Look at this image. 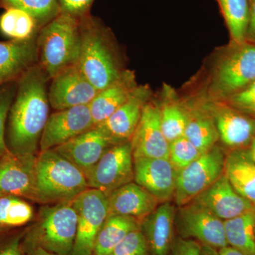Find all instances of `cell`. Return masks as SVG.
<instances>
[{"label":"cell","instance_id":"obj_45","mask_svg":"<svg viewBox=\"0 0 255 255\" xmlns=\"http://www.w3.org/2000/svg\"><path fill=\"white\" fill-rule=\"evenodd\" d=\"M1 194H0V195H1Z\"/></svg>","mask_w":255,"mask_h":255},{"label":"cell","instance_id":"obj_10","mask_svg":"<svg viewBox=\"0 0 255 255\" xmlns=\"http://www.w3.org/2000/svg\"><path fill=\"white\" fill-rule=\"evenodd\" d=\"M175 227L181 238L221 250L228 246L224 221L194 201L180 206L176 212Z\"/></svg>","mask_w":255,"mask_h":255},{"label":"cell","instance_id":"obj_6","mask_svg":"<svg viewBox=\"0 0 255 255\" xmlns=\"http://www.w3.org/2000/svg\"><path fill=\"white\" fill-rule=\"evenodd\" d=\"M255 80V43H232L223 52L215 68L211 90L224 101Z\"/></svg>","mask_w":255,"mask_h":255},{"label":"cell","instance_id":"obj_32","mask_svg":"<svg viewBox=\"0 0 255 255\" xmlns=\"http://www.w3.org/2000/svg\"><path fill=\"white\" fill-rule=\"evenodd\" d=\"M7 7L26 11L36 20L38 26L46 25L61 12L58 0H2Z\"/></svg>","mask_w":255,"mask_h":255},{"label":"cell","instance_id":"obj_35","mask_svg":"<svg viewBox=\"0 0 255 255\" xmlns=\"http://www.w3.org/2000/svg\"><path fill=\"white\" fill-rule=\"evenodd\" d=\"M147 240L141 227L127 235L108 255H148Z\"/></svg>","mask_w":255,"mask_h":255},{"label":"cell","instance_id":"obj_26","mask_svg":"<svg viewBox=\"0 0 255 255\" xmlns=\"http://www.w3.org/2000/svg\"><path fill=\"white\" fill-rule=\"evenodd\" d=\"M228 246L246 255H255V208L224 221Z\"/></svg>","mask_w":255,"mask_h":255},{"label":"cell","instance_id":"obj_23","mask_svg":"<svg viewBox=\"0 0 255 255\" xmlns=\"http://www.w3.org/2000/svg\"><path fill=\"white\" fill-rule=\"evenodd\" d=\"M136 87L132 73L124 72L119 80L99 92L89 105L95 127L107 120L123 105Z\"/></svg>","mask_w":255,"mask_h":255},{"label":"cell","instance_id":"obj_2","mask_svg":"<svg viewBox=\"0 0 255 255\" xmlns=\"http://www.w3.org/2000/svg\"><path fill=\"white\" fill-rule=\"evenodd\" d=\"M72 201L42 206L34 223L24 230L23 255L36 248L55 254L71 255L77 232V214Z\"/></svg>","mask_w":255,"mask_h":255},{"label":"cell","instance_id":"obj_34","mask_svg":"<svg viewBox=\"0 0 255 255\" xmlns=\"http://www.w3.org/2000/svg\"><path fill=\"white\" fill-rule=\"evenodd\" d=\"M16 90V81L9 82L0 87V158L9 151L6 142V124Z\"/></svg>","mask_w":255,"mask_h":255},{"label":"cell","instance_id":"obj_16","mask_svg":"<svg viewBox=\"0 0 255 255\" xmlns=\"http://www.w3.org/2000/svg\"><path fill=\"white\" fill-rule=\"evenodd\" d=\"M114 144L100 128L95 127L54 150L85 174V177Z\"/></svg>","mask_w":255,"mask_h":255},{"label":"cell","instance_id":"obj_17","mask_svg":"<svg viewBox=\"0 0 255 255\" xmlns=\"http://www.w3.org/2000/svg\"><path fill=\"white\" fill-rule=\"evenodd\" d=\"M149 97L150 90L147 87L137 86L123 105L107 120L96 127L100 128L114 144L130 142Z\"/></svg>","mask_w":255,"mask_h":255},{"label":"cell","instance_id":"obj_27","mask_svg":"<svg viewBox=\"0 0 255 255\" xmlns=\"http://www.w3.org/2000/svg\"><path fill=\"white\" fill-rule=\"evenodd\" d=\"M34 217V210L26 199L8 194L0 195V231L21 227Z\"/></svg>","mask_w":255,"mask_h":255},{"label":"cell","instance_id":"obj_43","mask_svg":"<svg viewBox=\"0 0 255 255\" xmlns=\"http://www.w3.org/2000/svg\"><path fill=\"white\" fill-rule=\"evenodd\" d=\"M26 255H62L58 254H55V253H50V252L45 251L43 248H36L34 249H32L31 251H28L25 254Z\"/></svg>","mask_w":255,"mask_h":255},{"label":"cell","instance_id":"obj_40","mask_svg":"<svg viewBox=\"0 0 255 255\" xmlns=\"http://www.w3.org/2000/svg\"><path fill=\"white\" fill-rule=\"evenodd\" d=\"M249 22L246 41L255 43V0H249Z\"/></svg>","mask_w":255,"mask_h":255},{"label":"cell","instance_id":"obj_28","mask_svg":"<svg viewBox=\"0 0 255 255\" xmlns=\"http://www.w3.org/2000/svg\"><path fill=\"white\" fill-rule=\"evenodd\" d=\"M184 136L203 154L214 147L219 139L214 119L203 114L189 116Z\"/></svg>","mask_w":255,"mask_h":255},{"label":"cell","instance_id":"obj_8","mask_svg":"<svg viewBox=\"0 0 255 255\" xmlns=\"http://www.w3.org/2000/svg\"><path fill=\"white\" fill-rule=\"evenodd\" d=\"M77 214V232L70 255H92L96 238L108 217L107 196L90 189L72 201Z\"/></svg>","mask_w":255,"mask_h":255},{"label":"cell","instance_id":"obj_39","mask_svg":"<svg viewBox=\"0 0 255 255\" xmlns=\"http://www.w3.org/2000/svg\"><path fill=\"white\" fill-rule=\"evenodd\" d=\"M201 244L191 239L174 238L169 255H201Z\"/></svg>","mask_w":255,"mask_h":255},{"label":"cell","instance_id":"obj_38","mask_svg":"<svg viewBox=\"0 0 255 255\" xmlns=\"http://www.w3.org/2000/svg\"><path fill=\"white\" fill-rule=\"evenodd\" d=\"M94 0H58L61 12L80 18L89 14Z\"/></svg>","mask_w":255,"mask_h":255},{"label":"cell","instance_id":"obj_33","mask_svg":"<svg viewBox=\"0 0 255 255\" xmlns=\"http://www.w3.org/2000/svg\"><path fill=\"white\" fill-rule=\"evenodd\" d=\"M202 154L184 136L169 143V159L177 172L187 167Z\"/></svg>","mask_w":255,"mask_h":255},{"label":"cell","instance_id":"obj_30","mask_svg":"<svg viewBox=\"0 0 255 255\" xmlns=\"http://www.w3.org/2000/svg\"><path fill=\"white\" fill-rule=\"evenodd\" d=\"M38 26L36 20L26 11L7 7L0 16V31L11 40L23 41L33 37Z\"/></svg>","mask_w":255,"mask_h":255},{"label":"cell","instance_id":"obj_42","mask_svg":"<svg viewBox=\"0 0 255 255\" xmlns=\"http://www.w3.org/2000/svg\"><path fill=\"white\" fill-rule=\"evenodd\" d=\"M219 253L221 255H246L230 246H226L219 250Z\"/></svg>","mask_w":255,"mask_h":255},{"label":"cell","instance_id":"obj_1","mask_svg":"<svg viewBox=\"0 0 255 255\" xmlns=\"http://www.w3.org/2000/svg\"><path fill=\"white\" fill-rule=\"evenodd\" d=\"M50 78L38 63L16 80V90L6 124L8 150L16 155H37L49 117L47 83Z\"/></svg>","mask_w":255,"mask_h":255},{"label":"cell","instance_id":"obj_25","mask_svg":"<svg viewBox=\"0 0 255 255\" xmlns=\"http://www.w3.org/2000/svg\"><path fill=\"white\" fill-rule=\"evenodd\" d=\"M140 227L141 223L134 218L107 217L96 238L92 255H108L128 233Z\"/></svg>","mask_w":255,"mask_h":255},{"label":"cell","instance_id":"obj_13","mask_svg":"<svg viewBox=\"0 0 255 255\" xmlns=\"http://www.w3.org/2000/svg\"><path fill=\"white\" fill-rule=\"evenodd\" d=\"M37 155L8 151L0 158V194L36 202L35 165Z\"/></svg>","mask_w":255,"mask_h":255},{"label":"cell","instance_id":"obj_37","mask_svg":"<svg viewBox=\"0 0 255 255\" xmlns=\"http://www.w3.org/2000/svg\"><path fill=\"white\" fill-rule=\"evenodd\" d=\"M9 231H0V255H23L24 231L15 233Z\"/></svg>","mask_w":255,"mask_h":255},{"label":"cell","instance_id":"obj_20","mask_svg":"<svg viewBox=\"0 0 255 255\" xmlns=\"http://www.w3.org/2000/svg\"><path fill=\"white\" fill-rule=\"evenodd\" d=\"M214 120L219 138L233 150L250 146L255 137V118L226 104L217 107Z\"/></svg>","mask_w":255,"mask_h":255},{"label":"cell","instance_id":"obj_22","mask_svg":"<svg viewBox=\"0 0 255 255\" xmlns=\"http://www.w3.org/2000/svg\"><path fill=\"white\" fill-rule=\"evenodd\" d=\"M38 60L36 40L0 42V87L15 82Z\"/></svg>","mask_w":255,"mask_h":255},{"label":"cell","instance_id":"obj_7","mask_svg":"<svg viewBox=\"0 0 255 255\" xmlns=\"http://www.w3.org/2000/svg\"><path fill=\"white\" fill-rule=\"evenodd\" d=\"M226 156L215 145L190 164L177 172L174 199L177 205H186L224 174Z\"/></svg>","mask_w":255,"mask_h":255},{"label":"cell","instance_id":"obj_11","mask_svg":"<svg viewBox=\"0 0 255 255\" xmlns=\"http://www.w3.org/2000/svg\"><path fill=\"white\" fill-rule=\"evenodd\" d=\"M95 127L89 105L56 111L48 117L39 152L54 149Z\"/></svg>","mask_w":255,"mask_h":255},{"label":"cell","instance_id":"obj_5","mask_svg":"<svg viewBox=\"0 0 255 255\" xmlns=\"http://www.w3.org/2000/svg\"><path fill=\"white\" fill-rule=\"evenodd\" d=\"M81 51L77 66L99 92L123 75L105 29L90 14L79 18Z\"/></svg>","mask_w":255,"mask_h":255},{"label":"cell","instance_id":"obj_31","mask_svg":"<svg viewBox=\"0 0 255 255\" xmlns=\"http://www.w3.org/2000/svg\"><path fill=\"white\" fill-rule=\"evenodd\" d=\"M189 115L177 102H168L160 108V124L164 137L169 143L184 136Z\"/></svg>","mask_w":255,"mask_h":255},{"label":"cell","instance_id":"obj_36","mask_svg":"<svg viewBox=\"0 0 255 255\" xmlns=\"http://www.w3.org/2000/svg\"><path fill=\"white\" fill-rule=\"evenodd\" d=\"M226 105L255 118V80L249 86L224 100Z\"/></svg>","mask_w":255,"mask_h":255},{"label":"cell","instance_id":"obj_44","mask_svg":"<svg viewBox=\"0 0 255 255\" xmlns=\"http://www.w3.org/2000/svg\"><path fill=\"white\" fill-rule=\"evenodd\" d=\"M249 152L250 154H251L252 158L254 159L255 162V137L253 139L251 145H250Z\"/></svg>","mask_w":255,"mask_h":255},{"label":"cell","instance_id":"obj_24","mask_svg":"<svg viewBox=\"0 0 255 255\" xmlns=\"http://www.w3.org/2000/svg\"><path fill=\"white\" fill-rule=\"evenodd\" d=\"M224 174L238 194L255 206V162L249 149H236L226 156Z\"/></svg>","mask_w":255,"mask_h":255},{"label":"cell","instance_id":"obj_19","mask_svg":"<svg viewBox=\"0 0 255 255\" xmlns=\"http://www.w3.org/2000/svg\"><path fill=\"white\" fill-rule=\"evenodd\" d=\"M107 204L108 217L128 216L141 223L161 203L144 188L132 182L109 194Z\"/></svg>","mask_w":255,"mask_h":255},{"label":"cell","instance_id":"obj_3","mask_svg":"<svg viewBox=\"0 0 255 255\" xmlns=\"http://www.w3.org/2000/svg\"><path fill=\"white\" fill-rule=\"evenodd\" d=\"M36 44L38 64L50 80L65 69L77 65L82 44L79 18L60 12L43 26Z\"/></svg>","mask_w":255,"mask_h":255},{"label":"cell","instance_id":"obj_14","mask_svg":"<svg viewBox=\"0 0 255 255\" xmlns=\"http://www.w3.org/2000/svg\"><path fill=\"white\" fill-rule=\"evenodd\" d=\"M133 158L169 159V142L160 124V108L147 102L142 109L136 130L130 140Z\"/></svg>","mask_w":255,"mask_h":255},{"label":"cell","instance_id":"obj_9","mask_svg":"<svg viewBox=\"0 0 255 255\" xmlns=\"http://www.w3.org/2000/svg\"><path fill=\"white\" fill-rule=\"evenodd\" d=\"M89 187L108 196L134 182L133 156L130 142L112 146L87 176Z\"/></svg>","mask_w":255,"mask_h":255},{"label":"cell","instance_id":"obj_4","mask_svg":"<svg viewBox=\"0 0 255 255\" xmlns=\"http://www.w3.org/2000/svg\"><path fill=\"white\" fill-rule=\"evenodd\" d=\"M35 184L36 202L43 204L72 201L90 189L85 174L54 149L37 155Z\"/></svg>","mask_w":255,"mask_h":255},{"label":"cell","instance_id":"obj_18","mask_svg":"<svg viewBox=\"0 0 255 255\" xmlns=\"http://www.w3.org/2000/svg\"><path fill=\"white\" fill-rule=\"evenodd\" d=\"M192 201L223 221L237 217L255 208L238 194L224 174Z\"/></svg>","mask_w":255,"mask_h":255},{"label":"cell","instance_id":"obj_12","mask_svg":"<svg viewBox=\"0 0 255 255\" xmlns=\"http://www.w3.org/2000/svg\"><path fill=\"white\" fill-rule=\"evenodd\" d=\"M51 80L48 100L56 111L89 105L99 92L77 65L65 69Z\"/></svg>","mask_w":255,"mask_h":255},{"label":"cell","instance_id":"obj_29","mask_svg":"<svg viewBox=\"0 0 255 255\" xmlns=\"http://www.w3.org/2000/svg\"><path fill=\"white\" fill-rule=\"evenodd\" d=\"M232 41H246L249 22V0H218Z\"/></svg>","mask_w":255,"mask_h":255},{"label":"cell","instance_id":"obj_41","mask_svg":"<svg viewBox=\"0 0 255 255\" xmlns=\"http://www.w3.org/2000/svg\"><path fill=\"white\" fill-rule=\"evenodd\" d=\"M201 255H221L219 250L201 245Z\"/></svg>","mask_w":255,"mask_h":255},{"label":"cell","instance_id":"obj_15","mask_svg":"<svg viewBox=\"0 0 255 255\" xmlns=\"http://www.w3.org/2000/svg\"><path fill=\"white\" fill-rule=\"evenodd\" d=\"M134 182L160 203L169 201L175 192L177 170L167 158H133Z\"/></svg>","mask_w":255,"mask_h":255},{"label":"cell","instance_id":"obj_21","mask_svg":"<svg viewBox=\"0 0 255 255\" xmlns=\"http://www.w3.org/2000/svg\"><path fill=\"white\" fill-rule=\"evenodd\" d=\"M176 210L169 201L161 203L141 222L150 255H169L174 241Z\"/></svg>","mask_w":255,"mask_h":255}]
</instances>
